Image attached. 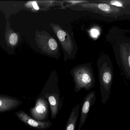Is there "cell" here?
I'll list each match as a JSON object with an SVG mask.
<instances>
[{"instance_id":"obj_13","label":"cell","mask_w":130,"mask_h":130,"mask_svg":"<svg viewBox=\"0 0 130 130\" xmlns=\"http://www.w3.org/2000/svg\"><path fill=\"white\" fill-rule=\"evenodd\" d=\"M18 41V36L15 33H12L10 35L9 39L10 44L12 45H15Z\"/></svg>"},{"instance_id":"obj_5","label":"cell","mask_w":130,"mask_h":130,"mask_svg":"<svg viewBox=\"0 0 130 130\" xmlns=\"http://www.w3.org/2000/svg\"><path fill=\"white\" fill-rule=\"evenodd\" d=\"M53 28L64 52V60L74 58L78 48L73 33H70L67 28H63L59 25H54Z\"/></svg>"},{"instance_id":"obj_12","label":"cell","mask_w":130,"mask_h":130,"mask_svg":"<svg viewBox=\"0 0 130 130\" xmlns=\"http://www.w3.org/2000/svg\"><path fill=\"white\" fill-rule=\"evenodd\" d=\"M99 2L105 3L111 6L121 8L127 10L128 5H130V1H119V0H112V1H99Z\"/></svg>"},{"instance_id":"obj_7","label":"cell","mask_w":130,"mask_h":130,"mask_svg":"<svg viewBox=\"0 0 130 130\" xmlns=\"http://www.w3.org/2000/svg\"><path fill=\"white\" fill-rule=\"evenodd\" d=\"M95 91H90L83 100L80 105V118L78 130H80L85 124L91 107L94 105L95 101Z\"/></svg>"},{"instance_id":"obj_1","label":"cell","mask_w":130,"mask_h":130,"mask_svg":"<svg viewBox=\"0 0 130 130\" xmlns=\"http://www.w3.org/2000/svg\"><path fill=\"white\" fill-rule=\"evenodd\" d=\"M122 31H115L108 36L112 41V47L117 61L121 65L126 78L130 79V42L123 34Z\"/></svg>"},{"instance_id":"obj_8","label":"cell","mask_w":130,"mask_h":130,"mask_svg":"<svg viewBox=\"0 0 130 130\" xmlns=\"http://www.w3.org/2000/svg\"><path fill=\"white\" fill-rule=\"evenodd\" d=\"M32 116L37 121H41L46 120L48 117V103L44 97L37 100L35 106L30 111Z\"/></svg>"},{"instance_id":"obj_2","label":"cell","mask_w":130,"mask_h":130,"mask_svg":"<svg viewBox=\"0 0 130 130\" xmlns=\"http://www.w3.org/2000/svg\"><path fill=\"white\" fill-rule=\"evenodd\" d=\"M112 64L107 55L102 56L97 62L102 103L105 104L109 99L113 79Z\"/></svg>"},{"instance_id":"obj_14","label":"cell","mask_w":130,"mask_h":130,"mask_svg":"<svg viewBox=\"0 0 130 130\" xmlns=\"http://www.w3.org/2000/svg\"><path fill=\"white\" fill-rule=\"evenodd\" d=\"M90 34L91 36L93 38H96L99 35V32L97 29H92L90 31Z\"/></svg>"},{"instance_id":"obj_9","label":"cell","mask_w":130,"mask_h":130,"mask_svg":"<svg viewBox=\"0 0 130 130\" xmlns=\"http://www.w3.org/2000/svg\"><path fill=\"white\" fill-rule=\"evenodd\" d=\"M19 118L29 126L40 130H44L50 127L52 125V122L49 120L46 121H40L33 119L23 111H20L16 112Z\"/></svg>"},{"instance_id":"obj_15","label":"cell","mask_w":130,"mask_h":130,"mask_svg":"<svg viewBox=\"0 0 130 130\" xmlns=\"http://www.w3.org/2000/svg\"><path fill=\"white\" fill-rule=\"evenodd\" d=\"M32 6L34 7V9L36 10H38L39 9V7L38 6V4H37V3L35 1L33 2L32 3Z\"/></svg>"},{"instance_id":"obj_10","label":"cell","mask_w":130,"mask_h":130,"mask_svg":"<svg viewBox=\"0 0 130 130\" xmlns=\"http://www.w3.org/2000/svg\"><path fill=\"white\" fill-rule=\"evenodd\" d=\"M80 107V104L78 103L73 108L68 119L64 130H75Z\"/></svg>"},{"instance_id":"obj_6","label":"cell","mask_w":130,"mask_h":130,"mask_svg":"<svg viewBox=\"0 0 130 130\" xmlns=\"http://www.w3.org/2000/svg\"><path fill=\"white\" fill-rule=\"evenodd\" d=\"M57 76L54 79L52 89L44 95L50 106L51 111V118L52 119H55L57 118L59 111L63 106L64 97H61L60 90L58 86Z\"/></svg>"},{"instance_id":"obj_11","label":"cell","mask_w":130,"mask_h":130,"mask_svg":"<svg viewBox=\"0 0 130 130\" xmlns=\"http://www.w3.org/2000/svg\"><path fill=\"white\" fill-rule=\"evenodd\" d=\"M19 102L15 100L7 97L0 98V112L9 111L19 105Z\"/></svg>"},{"instance_id":"obj_4","label":"cell","mask_w":130,"mask_h":130,"mask_svg":"<svg viewBox=\"0 0 130 130\" xmlns=\"http://www.w3.org/2000/svg\"><path fill=\"white\" fill-rule=\"evenodd\" d=\"M97 1L99 3H91L90 1H88L86 3L79 4L69 7L74 10H86L106 17L112 18H116L119 16L127 14L128 12L126 10L102 3L99 1Z\"/></svg>"},{"instance_id":"obj_3","label":"cell","mask_w":130,"mask_h":130,"mask_svg":"<svg viewBox=\"0 0 130 130\" xmlns=\"http://www.w3.org/2000/svg\"><path fill=\"white\" fill-rule=\"evenodd\" d=\"M74 83V91L78 92L83 89L89 91L95 85V79L90 64L78 65L71 71Z\"/></svg>"}]
</instances>
